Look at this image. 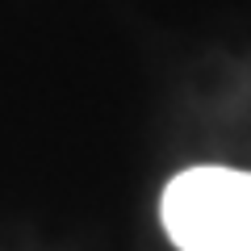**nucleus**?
<instances>
[{"mask_svg": "<svg viewBox=\"0 0 251 251\" xmlns=\"http://www.w3.org/2000/svg\"><path fill=\"white\" fill-rule=\"evenodd\" d=\"M159 218L176 251H251V172L184 168L163 188Z\"/></svg>", "mask_w": 251, "mask_h": 251, "instance_id": "obj_1", "label": "nucleus"}]
</instances>
